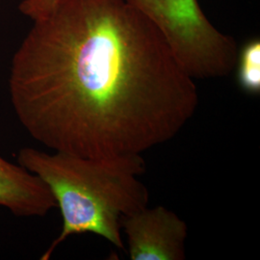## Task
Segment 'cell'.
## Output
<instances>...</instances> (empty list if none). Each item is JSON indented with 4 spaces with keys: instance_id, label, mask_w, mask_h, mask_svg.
Returning a JSON list of instances; mask_svg holds the SVG:
<instances>
[{
    "instance_id": "obj_6",
    "label": "cell",
    "mask_w": 260,
    "mask_h": 260,
    "mask_svg": "<svg viewBox=\"0 0 260 260\" xmlns=\"http://www.w3.org/2000/svg\"><path fill=\"white\" fill-rule=\"evenodd\" d=\"M237 83L244 93L251 95L260 93V41H248L237 53Z\"/></svg>"
},
{
    "instance_id": "obj_7",
    "label": "cell",
    "mask_w": 260,
    "mask_h": 260,
    "mask_svg": "<svg viewBox=\"0 0 260 260\" xmlns=\"http://www.w3.org/2000/svg\"><path fill=\"white\" fill-rule=\"evenodd\" d=\"M58 0H23L19 5V11L33 20L47 15L53 8Z\"/></svg>"
},
{
    "instance_id": "obj_5",
    "label": "cell",
    "mask_w": 260,
    "mask_h": 260,
    "mask_svg": "<svg viewBox=\"0 0 260 260\" xmlns=\"http://www.w3.org/2000/svg\"><path fill=\"white\" fill-rule=\"evenodd\" d=\"M0 206L19 217H44L57 207L44 181L0 155Z\"/></svg>"
},
{
    "instance_id": "obj_1",
    "label": "cell",
    "mask_w": 260,
    "mask_h": 260,
    "mask_svg": "<svg viewBox=\"0 0 260 260\" xmlns=\"http://www.w3.org/2000/svg\"><path fill=\"white\" fill-rule=\"evenodd\" d=\"M9 92L33 139L85 157L142 154L199 104L194 79L126 0H58L14 54Z\"/></svg>"
},
{
    "instance_id": "obj_3",
    "label": "cell",
    "mask_w": 260,
    "mask_h": 260,
    "mask_svg": "<svg viewBox=\"0 0 260 260\" xmlns=\"http://www.w3.org/2000/svg\"><path fill=\"white\" fill-rule=\"evenodd\" d=\"M158 28L187 75L223 77L235 68L237 45L214 27L198 0H126Z\"/></svg>"
},
{
    "instance_id": "obj_2",
    "label": "cell",
    "mask_w": 260,
    "mask_h": 260,
    "mask_svg": "<svg viewBox=\"0 0 260 260\" xmlns=\"http://www.w3.org/2000/svg\"><path fill=\"white\" fill-rule=\"evenodd\" d=\"M18 162L48 187L63 219L61 233L41 260L49 259L75 234L93 233L122 250V219L149 204L148 188L140 180L146 172L141 154L85 157L22 148Z\"/></svg>"
},
{
    "instance_id": "obj_4",
    "label": "cell",
    "mask_w": 260,
    "mask_h": 260,
    "mask_svg": "<svg viewBox=\"0 0 260 260\" xmlns=\"http://www.w3.org/2000/svg\"><path fill=\"white\" fill-rule=\"evenodd\" d=\"M131 260L185 259L188 226L164 206H148L121 221Z\"/></svg>"
},
{
    "instance_id": "obj_8",
    "label": "cell",
    "mask_w": 260,
    "mask_h": 260,
    "mask_svg": "<svg viewBox=\"0 0 260 260\" xmlns=\"http://www.w3.org/2000/svg\"><path fill=\"white\" fill-rule=\"evenodd\" d=\"M0 3H1V0H0Z\"/></svg>"
}]
</instances>
